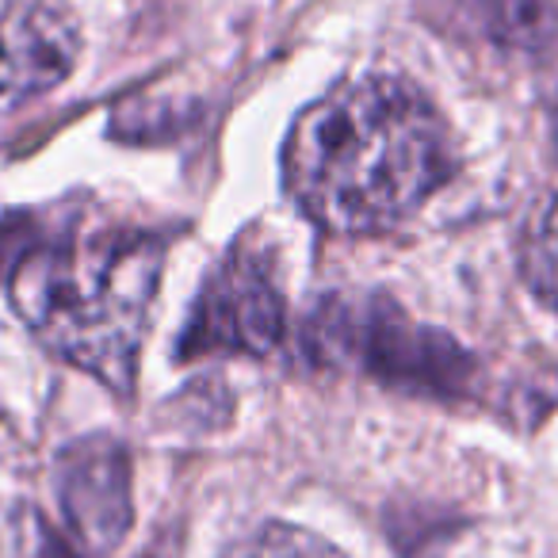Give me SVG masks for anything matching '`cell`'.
I'll list each match as a JSON object with an SVG mask.
<instances>
[{
    "instance_id": "obj_1",
    "label": "cell",
    "mask_w": 558,
    "mask_h": 558,
    "mask_svg": "<svg viewBox=\"0 0 558 558\" xmlns=\"http://www.w3.org/2000/svg\"><path fill=\"white\" fill-rule=\"evenodd\" d=\"M165 248L138 226L93 215L4 218L0 279L35 337L111 390L138 375Z\"/></svg>"
},
{
    "instance_id": "obj_2",
    "label": "cell",
    "mask_w": 558,
    "mask_h": 558,
    "mask_svg": "<svg viewBox=\"0 0 558 558\" xmlns=\"http://www.w3.org/2000/svg\"><path fill=\"white\" fill-rule=\"evenodd\" d=\"M295 203L333 233H379L456 172V142L413 85L364 77L299 116L283 149Z\"/></svg>"
},
{
    "instance_id": "obj_3",
    "label": "cell",
    "mask_w": 558,
    "mask_h": 558,
    "mask_svg": "<svg viewBox=\"0 0 558 558\" xmlns=\"http://www.w3.org/2000/svg\"><path fill=\"white\" fill-rule=\"evenodd\" d=\"M314 344L375 379L428 395H463L474 375L471 356L448 333L417 326L379 295L329 299L314 318Z\"/></svg>"
},
{
    "instance_id": "obj_4",
    "label": "cell",
    "mask_w": 558,
    "mask_h": 558,
    "mask_svg": "<svg viewBox=\"0 0 558 558\" xmlns=\"http://www.w3.org/2000/svg\"><path fill=\"white\" fill-rule=\"evenodd\" d=\"M283 333V299L268 268L248 248H233L195 299L192 322L180 341V356L203 352H264Z\"/></svg>"
},
{
    "instance_id": "obj_5",
    "label": "cell",
    "mask_w": 558,
    "mask_h": 558,
    "mask_svg": "<svg viewBox=\"0 0 558 558\" xmlns=\"http://www.w3.org/2000/svg\"><path fill=\"white\" fill-rule=\"evenodd\" d=\"M77 50V20L58 0H0V108L62 85Z\"/></svg>"
},
{
    "instance_id": "obj_6",
    "label": "cell",
    "mask_w": 558,
    "mask_h": 558,
    "mask_svg": "<svg viewBox=\"0 0 558 558\" xmlns=\"http://www.w3.org/2000/svg\"><path fill=\"white\" fill-rule=\"evenodd\" d=\"M65 524L88 547H116L131 527V463L111 436L77 440L58 463Z\"/></svg>"
},
{
    "instance_id": "obj_7",
    "label": "cell",
    "mask_w": 558,
    "mask_h": 558,
    "mask_svg": "<svg viewBox=\"0 0 558 558\" xmlns=\"http://www.w3.org/2000/svg\"><path fill=\"white\" fill-rule=\"evenodd\" d=\"M463 32L505 50H543L558 35V0H451Z\"/></svg>"
},
{
    "instance_id": "obj_8",
    "label": "cell",
    "mask_w": 558,
    "mask_h": 558,
    "mask_svg": "<svg viewBox=\"0 0 558 558\" xmlns=\"http://www.w3.org/2000/svg\"><path fill=\"white\" fill-rule=\"evenodd\" d=\"M520 271L539 303L558 306V195L532 215L520 245Z\"/></svg>"
},
{
    "instance_id": "obj_9",
    "label": "cell",
    "mask_w": 558,
    "mask_h": 558,
    "mask_svg": "<svg viewBox=\"0 0 558 558\" xmlns=\"http://www.w3.org/2000/svg\"><path fill=\"white\" fill-rule=\"evenodd\" d=\"M226 558H344L318 532H306L295 524H264L253 535L230 547Z\"/></svg>"
},
{
    "instance_id": "obj_10",
    "label": "cell",
    "mask_w": 558,
    "mask_h": 558,
    "mask_svg": "<svg viewBox=\"0 0 558 558\" xmlns=\"http://www.w3.org/2000/svg\"><path fill=\"white\" fill-rule=\"evenodd\" d=\"M0 558H70L39 512L0 501Z\"/></svg>"
},
{
    "instance_id": "obj_11",
    "label": "cell",
    "mask_w": 558,
    "mask_h": 558,
    "mask_svg": "<svg viewBox=\"0 0 558 558\" xmlns=\"http://www.w3.org/2000/svg\"><path fill=\"white\" fill-rule=\"evenodd\" d=\"M555 119H558V104H555Z\"/></svg>"
}]
</instances>
